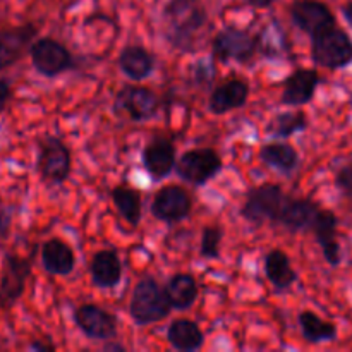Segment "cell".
Listing matches in <instances>:
<instances>
[{
	"mask_svg": "<svg viewBox=\"0 0 352 352\" xmlns=\"http://www.w3.org/2000/svg\"><path fill=\"white\" fill-rule=\"evenodd\" d=\"M223 160L212 148L184 151L175 162V174L192 186H205L222 172Z\"/></svg>",
	"mask_w": 352,
	"mask_h": 352,
	"instance_id": "cell-6",
	"label": "cell"
},
{
	"mask_svg": "<svg viewBox=\"0 0 352 352\" xmlns=\"http://www.w3.org/2000/svg\"><path fill=\"white\" fill-rule=\"evenodd\" d=\"M151 215L165 223H177L189 219L192 198L184 188L177 184L164 186L151 201Z\"/></svg>",
	"mask_w": 352,
	"mask_h": 352,
	"instance_id": "cell-11",
	"label": "cell"
},
{
	"mask_svg": "<svg viewBox=\"0 0 352 352\" xmlns=\"http://www.w3.org/2000/svg\"><path fill=\"white\" fill-rule=\"evenodd\" d=\"M285 196L287 195L278 184L263 182L260 186H254L246 192V198L241 206V217L256 227L263 223H277Z\"/></svg>",
	"mask_w": 352,
	"mask_h": 352,
	"instance_id": "cell-3",
	"label": "cell"
},
{
	"mask_svg": "<svg viewBox=\"0 0 352 352\" xmlns=\"http://www.w3.org/2000/svg\"><path fill=\"white\" fill-rule=\"evenodd\" d=\"M298 322L306 342L323 344V342H333V340L337 339L336 323L320 318L316 313L308 311V309H306V311L299 313Z\"/></svg>",
	"mask_w": 352,
	"mask_h": 352,
	"instance_id": "cell-28",
	"label": "cell"
},
{
	"mask_svg": "<svg viewBox=\"0 0 352 352\" xmlns=\"http://www.w3.org/2000/svg\"><path fill=\"white\" fill-rule=\"evenodd\" d=\"M322 206L309 198H292L285 196V201L282 205L280 213L275 226H282L289 232H302V230H311L315 217Z\"/></svg>",
	"mask_w": 352,
	"mask_h": 352,
	"instance_id": "cell-16",
	"label": "cell"
},
{
	"mask_svg": "<svg viewBox=\"0 0 352 352\" xmlns=\"http://www.w3.org/2000/svg\"><path fill=\"white\" fill-rule=\"evenodd\" d=\"M144 170L155 182L167 179L174 172L177 155L172 140L165 136H153L141 153Z\"/></svg>",
	"mask_w": 352,
	"mask_h": 352,
	"instance_id": "cell-13",
	"label": "cell"
},
{
	"mask_svg": "<svg viewBox=\"0 0 352 352\" xmlns=\"http://www.w3.org/2000/svg\"><path fill=\"white\" fill-rule=\"evenodd\" d=\"M311 58L325 69H344L352 64V38L340 28L332 26L311 36Z\"/></svg>",
	"mask_w": 352,
	"mask_h": 352,
	"instance_id": "cell-4",
	"label": "cell"
},
{
	"mask_svg": "<svg viewBox=\"0 0 352 352\" xmlns=\"http://www.w3.org/2000/svg\"><path fill=\"white\" fill-rule=\"evenodd\" d=\"M172 308L165 296L164 287H160L153 277H144L134 287L129 302V315L133 322L140 327L153 325L170 315Z\"/></svg>",
	"mask_w": 352,
	"mask_h": 352,
	"instance_id": "cell-2",
	"label": "cell"
},
{
	"mask_svg": "<svg viewBox=\"0 0 352 352\" xmlns=\"http://www.w3.org/2000/svg\"><path fill=\"white\" fill-rule=\"evenodd\" d=\"M223 241V229L219 223L203 227L201 244H199V256L205 260H219L220 248Z\"/></svg>",
	"mask_w": 352,
	"mask_h": 352,
	"instance_id": "cell-31",
	"label": "cell"
},
{
	"mask_svg": "<svg viewBox=\"0 0 352 352\" xmlns=\"http://www.w3.org/2000/svg\"><path fill=\"white\" fill-rule=\"evenodd\" d=\"M34 254L28 258L7 253L0 272V311H9L24 294L28 280L33 272Z\"/></svg>",
	"mask_w": 352,
	"mask_h": 352,
	"instance_id": "cell-7",
	"label": "cell"
},
{
	"mask_svg": "<svg viewBox=\"0 0 352 352\" xmlns=\"http://www.w3.org/2000/svg\"><path fill=\"white\" fill-rule=\"evenodd\" d=\"M168 305L175 311H186L198 299V282L191 274H175L167 280L164 287Z\"/></svg>",
	"mask_w": 352,
	"mask_h": 352,
	"instance_id": "cell-23",
	"label": "cell"
},
{
	"mask_svg": "<svg viewBox=\"0 0 352 352\" xmlns=\"http://www.w3.org/2000/svg\"><path fill=\"white\" fill-rule=\"evenodd\" d=\"M265 275L277 291H287L298 282V272L292 268L289 254L282 250L268 251L265 256Z\"/></svg>",
	"mask_w": 352,
	"mask_h": 352,
	"instance_id": "cell-25",
	"label": "cell"
},
{
	"mask_svg": "<svg viewBox=\"0 0 352 352\" xmlns=\"http://www.w3.org/2000/svg\"><path fill=\"white\" fill-rule=\"evenodd\" d=\"M167 340L175 351L195 352L205 344V333L196 322L189 318H177L168 325Z\"/></svg>",
	"mask_w": 352,
	"mask_h": 352,
	"instance_id": "cell-24",
	"label": "cell"
},
{
	"mask_svg": "<svg viewBox=\"0 0 352 352\" xmlns=\"http://www.w3.org/2000/svg\"><path fill=\"white\" fill-rule=\"evenodd\" d=\"M291 19L296 28L309 36H315L320 31L336 26V16L332 10L325 3L316 0H299L292 3Z\"/></svg>",
	"mask_w": 352,
	"mask_h": 352,
	"instance_id": "cell-14",
	"label": "cell"
},
{
	"mask_svg": "<svg viewBox=\"0 0 352 352\" xmlns=\"http://www.w3.org/2000/svg\"><path fill=\"white\" fill-rule=\"evenodd\" d=\"M103 349H105L107 352H109V351L124 352V351H126V347L120 346V344H117V342H110V340H107V344H105V346H103Z\"/></svg>",
	"mask_w": 352,
	"mask_h": 352,
	"instance_id": "cell-37",
	"label": "cell"
},
{
	"mask_svg": "<svg viewBox=\"0 0 352 352\" xmlns=\"http://www.w3.org/2000/svg\"><path fill=\"white\" fill-rule=\"evenodd\" d=\"M212 52L213 57L220 62L234 60L239 64H248L258 54L256 36L239 28H223L213 36Z\"/></svg>",
	"mask_w": 352,
	"mask_h": 352,
	"instance_id": "cell-9",
	"label": "cell"
},
{
	"mask_svg": "<svg viewBox=\"0 0 352 352\" xmlns=\"http://www.w3.org/2000/svg\"><path fill=\"white\" fill-rule=\"evenodd\" d=\"M256 50L267 58H282L289 50L285 31L278 23H270L256 34Z\"/></svg>",
	"mask_w": 352,
	"mask_h": 352,
	"instance_id": "cell-29",
	"label": "cell"
},
{
	"mask_svg": "<svg viewBox=\"0 0 352 352\" xmlns=\"http://www.w3.org/2000/svg\"><path fill=\"white\" fill-rule=\"evenodd\" d=\"M250 85L243 79H229L212 91L208 100L210 112L215 116H223L232 110L243 109L250 98Z\"/></svg>",
	"mask_w": 352,
	"mask_h": 352,
	"instance_id": "cell-19",
	"label": "cell"
},
{
	"mask_svg": "<svg viewBox=\"0 0 352 352\" xmlns=\"http://www.w3.org/2000/svg\"><path fill=\"white\" fill-rule=\"evenodd\" d=\"M162 100L153 89L146 86L127 85L117 91L113 110L119 116L129 117L134 122H146L158 113Z\"/></svg>",
	"mask_w": 352,
	"mask_h": 352,
	"instance_id": "cell-8",
	"label": "cell"
},
{
	"mask_svg": "<svg viewBox=\"0 0 352 352\" xmlns=\"http://www.w3.org/2000/svg\"><path fill=\"white\" fill-rule=\"evenodd\" d=\"M112 201L119 215L131 227L136 229L141 222V217H143V203H141L140 191L126 184H119L112 189Z\"/></svg>",
	"mask_w": 352,
	"mask_h": 352,
	"instance_id": "cell-27",
	"label": "cell"
},
{
	"mask_svg": "<svg viewBox=\"0 0 352 352\" xmlns=\"http://www.w3.org/2000/svg\"><path fill=\"white\" fill-rule=\"evenodd\" d=\"M41 265L48 274L65 277L76 267L74 251L60 237H52L41 246Z\"/></svg>",
	"mask_w": 352,
	"mask_h": 352,
	"instance_id": "cell-21",
	"label": "cell"
},
{
	"mask_svg": "<svg viewBox=\"0 0 352 352\" xmlns=\"http://www.w3.org/2000/svg\"><path fill=\"white\" fill-rule=\"evenodd\" d=\"M337 227L339 219L332 210L320 208L311 226V232L315 234L316 243L323 251V258L330 267H339L342 261V250H340L339 239H337Z\"/></svg>",
	"mask_w": 352,
	"mask_h": 352,
	"instance_id": "cell-15",
	"label": "cell"
},
{
	"mask_svg": "<svg viewBox=\"0 0 352 352\" xmlns=\"http://www.w3.org/2000/svg\"><path fill=\"white\" fill-rule=\"evenodd\" d=\"M260 160L267 167L280 172L284 175H291L299 167V153L292 144L285 141H272L265 143L260 148Z\"/></svg>",
	"mask_w": 352,
	"mask_h": 352,
	"instance_id": "cell-26",
	"label": "cell"
},
{
	"mask_svg": "<svg viewBox=\"0 0 352 352\" xmlns=\"http://www.w3.org/2000/svg\"><path fill=\"white\" fill-rule=\"evenodd\" d=\"M244 2H248L253 7H258V9H265V7H270L274 0H244Z\"/></svg>",
	"mask_w": 352,
	"mask_h": 352,
	"instance_id": "cell-36",
	"label": "cell"
},
{
	"mask_svg": "<svg viewBox=\"0 0 352 352\" xmlns=\"http://www.w3.org/2000/svg\"><path fill=\"white\" fill-rule=\"evenodd\" d=\"M30 349L38 351V352H54L57 347H55L52 342H41V340H34V342L30 344Z\"/></svg>",
	"mask_w": 352,
	"mask_h": 352,
	"instance_id": "cell-35",
	"label": "cell"
},
{
	"mask_svg": "<svg viewBox=\"0 0 352 352\" xmlns=\"http://www.w3.org/2000/svg\"><path fill=\"white\" fill-rule=\"evenodd\" d=\"M162 21V31L170 47L181 52H192L199 33L208 23V16L199 0H170L165 6Z\"/></svg>",
	"mask_w": 352,
	"mask_h": 352,
	"instance_id": "cell-1",
	"label": "cell"
},
{
	"mask_svg": "<svg viewBox=\"0 0 352 352\" xmlns=\"http://www.w3.org/2000/svg\"><path fill=\"white\" fill-rule=\"evenodd\" d=\"M38 34L34 24L10 28L0 33V71L16 64L24 55V50L31 47V41Z\"/></svg>",
	"mask_w": 352,
	"mask_h": 352,
	"instance_id": "cell-18",
	"label": "cell"
},
{
	"mask_svg": "<svg viewBox=\"0 0 352 352\" xmlns=\"http://www.w3.org/2000/svg\"><path fill=\"white\" fill-rule=\"evenodd\" d=\"M33 67L45 78H57L76 67L74 57L65 45L54 38H40L30 47Z\"/></svg>",
	"mask_w": 352,
	"mask_h": 352,
	"instance_id": "cell-10",
	"label": "cell"
},
{
	"mask_svg": "<svg viewBox=\"0 0 352 352\" xmlns=\"http://www.w3.org/2000/svg\"><path fill=\"white\" fill-rule=\"evenodd\" d=\"M342 14H344V17H346L347 23H349L351 26H352V2L347 3V6H344Z\"/></svg>",
	"mask_w": 352,
	"mask_h": 352,
	"instance_id": "cell-38",
	"label": "cell"
},
{
	"mask_svg": "<svg viewBox=\"0 0 352 352\" xmlns=\"http://www.w3.org/2000/svg\"><path fill=\"white\" fill-rule=\"evenodd\" d=\"M322 79L316 69H296L287 76L282 91V105L301 107L306 105L315 96L316 88L320 86Z\"/></svg>",
	"mask_w": 352,
	"mask_h": 352,
	"instance_id": "cell-17",
	"label": "cell"
},
{
	"mask_svg": "<svg viewBox=\"0 0 352 352\" xmlns=\"http://www.w3.org/2000/svg\"><path fill=\"white\" fill-rule=\"evenodd\" d=\"M72 168V155L67 144L57 136H43L38 141L36 170L48 184H64Z\"/></svg>",
	"mask_w": 352,
	"mask_h": 352,
	"instance_id": "cell-5",
	"label": "cell"
},
{
	"mask_svg": "<svg viewBox=\"0 0 352 352\" xmlns=\"http://www.w3.org/2000/svg\"><path fill=\"white\" fill-rule=\"evenodd\" d=\"M308 127V116L302 110L294 112H280L267 124L265 133L277 140H287L294 134L302 133Z\"/></svg>",
	"mask_w": 352,
	"mask_h": 352,
	"instance_id": "cell-30",
	"label": "cell"
},
{
	"mask_svg": "<svg viewBox=\"0 0 352 352\" xmlns=\"http://www.w3.org/2000/svg\"><path fill=\"white\" fill-rule=\"evenodd\" d=\"M76 327L91 340H113L117 337V316L96 305H81L72 313Z\"/></svg>",
	"mask_w": 352,
	"mask_h": 352,
	"instance_id": "cell-12",
	"label": "cell"
},
{
	"mask_svg": "<svg viewBox=\"0 0 352 352\" xmlns=\"http://www.w3.org/2000/svg\"><path fill=\"white\" fill-rule=\"evenodd\" d=\"M10 98H12V88H10L9 82L0 79V112L6 110L7 103H9Z\"/></svg>",
	"mask_w": 352,
	"mask_h": 352,
	"instance_id": "cell-34",
	"label": "cell"
},
{
	"mask_svg": "<svg viewBox=\"0 0 352 352\" xmlns=\"http://www.w3.org/2000/svg\"><path fill=\"white\" fill-rule=\"evenodd\" d=\"M10 227H12V208L0 206V244L6 243V239L9 237Z\"/></svg>",
	"mask_w": 352,
	"mask_h": 352,
	"instance_id": "cell-33",
	"label": "cell"
},
{
	"mask_svg": "<svg viewBox=\"0 0 352 352\" xmlns=\"http://www.w3.org/2000/svg\"><path fill=\"white\" fill-rule=\"evenodd\" d=\"M89 277L95 287L113 289L122 278V263L113 250L96 251L89 263Z\"/></svg>",
	"mask_w": 352,
	"mask_h": 352,
	"instance_id": "cell-20",
	"label": "cell"
},
{
	"mask_svg": "<svg viewBox=\"0 0 352 352\" xmlns=\"http://www.w3.org/2000/svg\"><path fill=\"white\" fill-rule=\"evenodd\" d=\"M336 186L344 196L352 198V164H346L336 172Z\"/></svg>",
	"mask_w": 352,
	"mask_h": 352,
	"instance_id": "cell-32",
	"label": "cell"
},
{
	"mask_svg": "<svg viewBox=\"0 0 352 352\" xmlns=\"http://www.w3.org/2000/svg\"><path fill=\"white\" fill-rule=\"evenodd\" d=\"M120 72L127 76L133 81H144L150 78L155 71V57L150 50H146L141 45H129L124 47L120 52L119 58H117Z\"/></svg>",
	"mask_w": 352,
	"mask_h": 352,
	"instance_id": "cell-22",
	"label": "cell"
}]
</instances>
